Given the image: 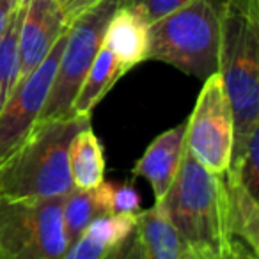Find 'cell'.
<instances>
[{"instance_id":"obj_1","label":"cell","mask_w":259,"mask_h":259,"mask_svg":"<svg viewBox=\"0 0 259 259\" xmlns=\"http://www.w3.org/2000/svg\"><path fill=\"white\" fill-rule=\"evenodd\" d=\"M91 117L37 121L0 160V199L39 201L64 197L73 190L68 151L78 130Z\"/></svg>"},{"instance_id":"obj_2","label":"cell","mask_w":259,"mask_h":259,"mask_svg":"<svg viewBox=\"0 0 259 259\" xmlns=\"http://www.w3.org/2000/svg\"><path fill=\"white\" fill-rule=\"evenodd\" d=\"M158 204L188 250L220 252L229 243L226 178L206 170L187 146L176 178Z\"/></svg>"},{"instance_id":"obj_3","label":"cell","mask_w":259,"mask_h":259,"mask_svg":"<svg viewBox=\"0 0 259 259\" xmlns=\"http://www.w3.org/2000/svg\"><path fill=\"white\" fill-rule=\"evenodd\" d=\"M219 75L234 117L231 165L241 158L245 146L259 128V15L220 4Z\"/></svg>"},{"instance_id":"obj_4","label":"cell","mask_w":259,"mask_h":259,"mask_svg":"<svg viewBox=\"0 0 259 259\" xmlns=\"http://www.w3.org/2000/svg\"><path fill=\"white\" fill-rule=\"evenodd\" d=\"M219 45L220 0H190L149 25L148 61L204 80L219 71Z\"/></svg>"},{"instance_id":"obj_5","label":"cell","mask_w":259,"mask_h":259,"mask_svg":"<svg viewBox=\"0 0 259 259\" xmlns=\"http://www.w3.org/2000/svg\"><path fill=\"white\" fill-rule=\"evenodd\" d=\"M64 197L0 199V259H62L69 247L62 219Z\"/></svg>"},{"instance_id":"obj_6","label":"cell","mask_w":259,"mask_h":259,"mask_svg":"<svg viewBox=\"0 0 259 259\" xmlns=\"http://www.w3.org/2000/svg\"><path fill=\"white\" fill-rule=\"evenodd\" d=\"M119 4L121 0H100L69 23L57 73L37 121L73 117V100L100 50L108 20Z\"/></svg>"},{"instance_id":"obj_7","label":"cell","mask_w":259,"mask_h":259,"mask_svg":"<svg viewBox=\"0 0 259 259\" xmlns=\"http://www.w3.org/2000/svg\"><path fill=\"white\" fill-rule=\"evenodd\" d=\"M185 146L206 170L226 176L234 148V117L219 71L202 82L190 117Z\"/></svg>"},{"instance_id":"obj_8","label":"cell","mask_w":259,"mask_h":259,"mask_svg":"<svg viewBox=\"0 0 259 259\" xmlns=\"http://www.w3.org/2000/svg\"><path fill=\"white\" fill-rule=\"evenodd\" d=\"M68 29L61 34L57 43L52 47L48 55L32 73L22 78L13 89L8 103L0 112V160L4 158L37 122L41 110L45 107L55 73H57L59 59L64 48Z\"/></svg>"},{"instance_id":"obj_9","label":"cell","mask_w":259,"mask_h":259,"mask_svg":"<svg viewBox=\"0 0 259 259\" xmlns=\"http://www.w3.org/2000/svg\"><path fill=\"white\" fill-rule=\"evenodd\" d=\"M68 25L57 0H34L23 9L18 32V82L43 62Z\"/></svg>"},{"instance_id":"obj_10","label":"cell","mask_w":259,"mask_h":259,"mask_svg":"<svg viewBox=\"0 0 259 259\" xmlns=\"http://www.w3.org/2000/svg\"><path fill=\"white\" fill-rule=\"evenodd\" d=\"M185 130L187 121L165 130L146 148L144 155L134 165V178H144L146 181H149L155 202H158L167 194L178 174L185 149Z\"/></svg>"},{"instance_id":"obj_11","label":"cell","mask_w":259,"mask_h":259,"mask_svg":"<svg viewBox=\"0 0 259 259\" xmlns=\"http://www.w3.org/2000/svg\"><path fill=\"white\" fill-rule=\"evenodd\" d=\"M101 47L107 48L122 71L128 73L132 68L148 61L149 25L137 13L119 4L107 23Z\"/></svg>"},{"instance_id":"obj_12","label":"cell","mask_w":259,"mask_h":259,"mask_svg":"<svg viewBox=\"0 0 259 259\" xmlns=\"http://www.w3.org/2000/svg\"><path fill=\"white\" fill-rule=\"evenodd\" d=\"M137 234L142 259H183V241L158 202L137 213Z\"/></svg>"},{"instance_id":"obj_13","label":"cell","mask_w":259,"mask_h":259,"mask_svg":"<svg viewBox=\"0 0 259 259\" xmlns=\"http://www.w3.org/2000/svg\"><path fill=\"white\" fill-rule=\"evenodd\" d=\"M112 185L103 181L101 185L87 190L73 188L64 197L62 219L68 245H71L94 219L112 215Z\"/></svg>"},{"instance_id":"obj_14","label":"cell","mask_w":259,"mask_h":259,"mask_svg":"<svg viewBox=\"0 0 259 259\" xmlns=\"http://www.w3.org/2000/svg\"><path fill=\"white\" fill-rule=\"evenodd\" d=\"M73 188L87 190L105 181V155L101 142L91 124L83 126L71 139L68 151Z\"/></svg>"},{"instance_id":"obj_15","label":"cell","mask_w":259,"mask_h":259,"mask_svg":"<svg viewBox=\"0 0 259 259\" xmlns=\"http://www.w3.org/2000/svg\"><path fill=\"white\" fill-rule=\"evenodd\" d=\"M226 178L227 226L231 238L241 241L254 254L259 252V197L238 180Z\"/></svg>"},{"instance_id":"obj_16","label":"cell","mask_w":259,"mask_h":259,"mask_svg":"<svg viewBox=\"0 0 259 259\" xmlns=\"http://www.w3.org/2000/svg\"><path fill=\"white\" fill-rule=\"evenodd\" d=\"M122 75L124 71L115 61L114 55L107 48L100 47L75 100H73L71 114L76 117H91L96 105L107 96V93Z\"/></svg>"},{"instance_id":"obj_17","label":"cell","mask_w":259,"mask_h":259,"mask_svg":"<svg viewBox=\"0 0 259 259\" xmlns=\"http://www.w3.org/2000/svg\"><path fill=\"white\" fill-rule=\"evenodd\" d=\"M22 16L23 9L16 8L8 23V29L0 37V112L18 83V32Z\"/></svg>"},{"instance_id":"obj_18","label":"cell","mask_w":259,"mask_h":259,"mask_svg":"<svg viewBox=\"0 0 259 259\" xmlns=\"http://www.w3.org/2000/svg\"><path fill=\"white\" fill-rule=\"evenodd\" d=\"M190 0H121V6L137 13L148 25L160 20L162 16L180 9Z\"/></svg>"},{"instance_id":"obj_19","label":"cell","mask_w":259,"mask_h":259,"mask_svg":"<svg viewBox=\"0 0 259 259\" xmlns=\"http://www.w3.org/2000/svg\"><path fill=\"white\" fill-rule=\"evenodd\" d=\"M141 195L132 183L112 185V213H139Z\"/></svg>"},{"instance_id":"obj_20","label":"cell","mask_w":259,"mask_h":259,"mask_svg":"<svg viewBox=\"0 0 259 259\" xmlns=\"http://www.w3.org/2000/svg\"><path fill=\"white\" fill-rule=\"evenodd\" d=\"M183 259H257V254L245 247L241 241L231 238L226 248L220 252H194L185 248Z\"/></svg>"},{"instance_id":"obj_21","label":"cell","mask_w":259,"mask_h":259,"mask_svg":"<svg viewBox=\"0 0 259 259\" xmlns=\"http://www.w3.org/2000/svg\"><path fill=\"white\" fill-rule=\"evenodd\" d=\"M103 259H142V248L139 241L137 229L130 234L126 240H122L119 245H115Z\"/></svg>"},{"instance_id":"obj_22","label":"cell","mask_w":259,"mask_h":259,"mask_svg":"<svg viewBox=\"0 0 259 259\" xmlns=\"http://www.w3.org/2000/svg\"><path fill=\"white\" fill-rule=\"evenodd\" d=\"M61 6L62 13H64L68 23H71L78 15H82L83 11H87L89 8H93L94 4H98L100 0H57Z\"/></svg>"},{"instance_id":"obj_23","label":"cell","mask_w":259,"mask_h":259,"mask_svg":"<svg viewBox=\"0 0 259 259\" xmlns=\"http://www.w3.org/2000/svg\"><path fill=\"white\" fill-rule=\"evenodd\" d=\"M16 9V0H0V37L8 29V23L11 20L13 13Z\"/></svg>"},{"instance_id":"obj_24","label":"cell","mask_w":259,"mask_h":259,"mask_svg":"<svg viewBox=\"0 0 259 259\" xmlns=\"http://www.w3.org/2000/svg\"><path fill=\"white\" fill-rule=\"evenodd\" d=\"M220 4H229L233 8L243 9L248 13H257L259 15V0H220Z\"/></svg>"},{"instance_id":"obj_25","label":"cell","mask_w":259,"mask_h":259,"mask_svg":"<svg viewBox=\"0 0 259 259\" xmlns=\"http://www.w3.org/2000/svg\"><path fill=\"white\" fill-rule=\"evenodd\" d=\"M30 2H34V0H16V8H22V9H25L27 6L30 4Z\"/></svg>"}]
</instances>
